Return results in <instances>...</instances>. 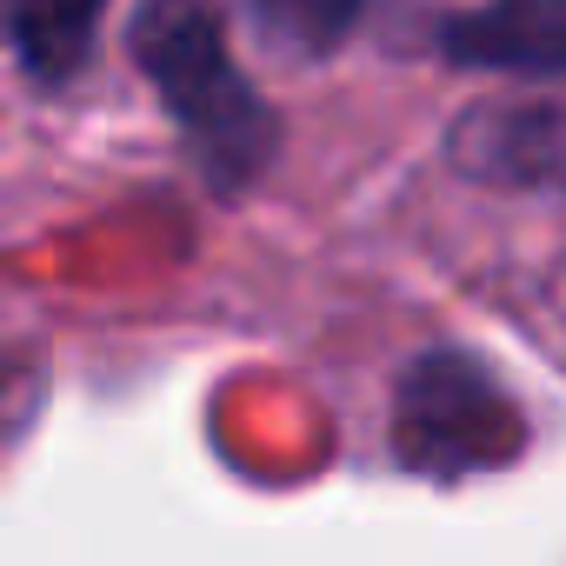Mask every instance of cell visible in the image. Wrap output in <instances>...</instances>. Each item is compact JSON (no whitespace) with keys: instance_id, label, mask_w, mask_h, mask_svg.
Here are the masks:
<instances>
[{"instance_id":"6da1fadb","label":"cell","mask_w":566,"mask_h":566,"mask_svg":"<svg viewBox=\"0 0 566 566\" xmlns=\"http://www.w3.org/2000/svg\"><path fill=\"white\" fill-rule=\"evenodd\" d=\"M127 48L167 101V114L180 120V134L193 140L207 180L227 193L247 187L273 154V114L233 67L220 14L207 0H140Z\"/></svg>"},{"instance_id":"7a4b0ae2","label":"cell","mask_w":566,"mask_h":566,"mask_svg":"<svg viewBox=\"0 0 566 566\" xmlns=\"http://www.w3.org/2000/svg\"><path fill=\"white\" fill-rule=\"evenodd\" d=\"M520 447L513 407L453 354H427L400 394V453L420 473H473L500 467Z\"/></svg>"},{"instance_id":"3957f363","label":"cell","mask_w":566,"mask_h":566,"mask_svg":"<svg viewBox=\"0 0 566 566\" xmlns=\"http://www.w3.org/2000/svg\"><path fill=\"white\" fill-rule=\"evenodd\" d=\"M447 160L480 187L566 193V94H520L460 114L447 134Z\"/></svg>"},{"instance_id":"277c9868","label":"cell","mask_w":566,"mask_h":566,"mask_svg":"<svg viewBox=\"0 0 566 566\" xmlns=\"http://www.w3.org/2000/svg\"><path fill=\"white\" fill-rule=\"evenodd\" d=\"M440 54L480 74L566 81V0H486L440 28Z\"/></svg>"},{"instance_id":"5b68a950","label":"cell","mask_w":566,"mask_h":566,"mask_svg":"<svg viewBox=\"0 0 566 566\" xmlns=\"http://www.w3.org/2000/svg\"><path fill=\"white\" fill-rule=\"evenodd\" d=\"M107 0H8V41H14V67L41 87H67L101 34Z\"/></svg>"},{"instance_id":"8992f818","label":"cell","mask_w":566,"mask_h":566,"mask_svg":"<svg viewBox=\"0 0 566 566\" xmlns=\"http://www.w3.org/2000/svg\"><path fill=\"white\" fill-rule=\"evenodd\" d=\"M247 14H253V28H260L280 54L314 61V54H334V48L360 28L367 0H247Z\"/></svg>"}]
</instances>
